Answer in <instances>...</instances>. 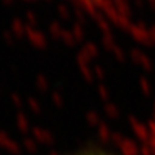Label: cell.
Wrapping results in <instances>:
<instances>
[{
    "label": "cell",
    "mask_w": 155,
    "mask_h": 155,
    "mask_svg": "<svg viewBox=\"0 0 155 155\" xmlns=\"http://www.w3.org/2000/svg\"><path fill=\"white\" fill-rule=\"evenodd\" d=\"M87 155H101V154H87Z\"/></svg>",
    "instance_id": "6da1fadb"
}]
</instances>
